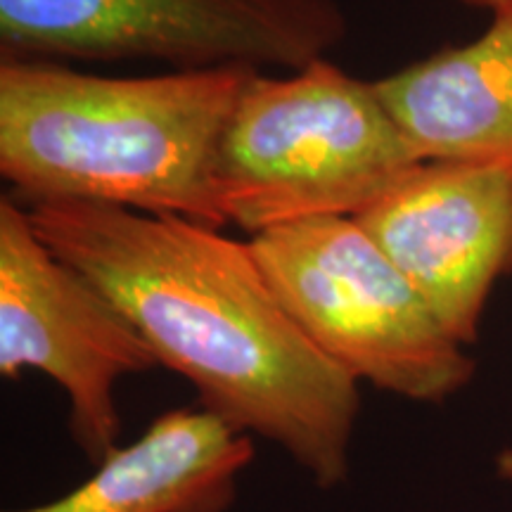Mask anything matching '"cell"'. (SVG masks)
<instances>
[{"instance_id":"obj_11","label":"cell","mask_w":512,"mask_h":512,"mask_svg":"<svg viewBox=\"0 0 512 512\" xmlns=\"http://www.w3.org/2000/svg\"><path fill=\"white\" fill-rule=\"evenodd\" d=\"M458 3H463L472 10H486L491 15V12L503 8V5H510L512 0H458Z\"/></svg>"},{"instance_id":"obj_7","label":"cell","mask_w":512,"mask_h":512,"mask_svg":"<svg viewBox=\"0 0 512 512\" xmlns=\"http://www.w3.org/2000/svg\"><path fill=\"white\" fill-rule=\"evenodd\" d=\"M463 347L512 273V166L425 159L354 216Z\"/></svg>"},{"instance_id":"obj_1","label":"cell","mask_w":512,"mask_h":512,"mask_svg":"<svg viewBox=\"0 0 512 512\" xmlns=\"http://www.w3.org/2000/svg\"><path fill=\"white\" fill-rule=\"evenodd\" d=\"M41 240L136 325L197 406L278 446L320 491L351 475L361 384L311 342L219 228L91 202L24 204Z\"/></svg>"},{"instance_id":"obj_8","label":"cell","mask_w":512,"mask_h":512,"mask_svg":"<svg viewBox=\"0 0 512 512\" xmlns=\"http://www.w3.org/2000/svg\"><path fill=\"white\" fill-rule=\"evenodd\" d=\"M252 460L249 434L200 406L171 408L76 489L5 512H228Z\"/></svg>"},{"instance_id":"obj_10","label":"cell","mask_w":512,"mask_h":512,"mask_svg":"<svg viewBox=\"0 0 512 512\" xmlns=\"http://www.w3.org/2000/svg\"><path fill=\"white\" fill-rule=\"evenodd\" d=\"M496 472L503 482L512 484V446L503 448V451L496 456Z\"/></svg>"},{"instance_id":"obj_5","label":"cell","mask_w":512,"mask_h":512,"mask_svg":"<svg viewBox=\"0 0 512 512\" xmlns=\"http://www.w3.org/2000/svg\"><path fill=\"white\" fill-rule=\"evenodd\" d=\"M349 36L339 0H0V60L299 72Z\"/></svg>"},{"instance_id":"obj_9","label":"cell","mask_w":512,"mask_h":512,"mask_svg":"<svg viewBox=\"0 0 512 512\" xmlns=\"http://www.w3.org/2000/svg\"><path fill=\"white\" fill-rule=\"evenodd\" d=\"M420 159L512 166V3L482 36L375 81Z\"/></svg>"},{"instance_id":"obj_3","label":"cell","mask_w":512,"mask_h":512,"mask_svg":"<svg viewBox=\"0 0 512 512\" xmlns=\"http://www.w3.org/2000/svg\"><path fill=\"white\" fill-rule=\"evenodd\" d=\"M418 157L375 81L330 57L287 76L254 72L223 133L216 200L249 235L363 214Z\"/></svg>"},{"instance_id":"obj_4","label":"cell","mask_w":512,"mask_h":512,"mask_svg":"<svg viewBox=\"0 0 512 512\" xmlns=\"http://www.w3.org/2000/svg\"><path fill=\"white\" fill-rule=\"evenodd\" d=\"M247 242L299 328L358 384L441 403L475 377L463 344L356 219L292 221Z\"/></svg>"},{"instance_id":"obj_6","label":"cell","mask_w":512,"mask_h":512,"mask_svg":"<svg viewBox=\"0 0 512 512\" xmlns=\"http://www.w3.org/2000/svg\"><path fill=\"white\" fill-rule=\"evenodd\" d=\"M136 325L57 256L17 197L0 200V375H46L67 396V427L93 467L117 451L121 377L157 368Z\"/></svg>"},{"instance_id":"obj_2","label":"cell","mask_w":512,"mask_h":512,"mask_svg":"<svg viewBox=\"0 0 512 512\" xmlns=\"http://www.w3.org/2000/svg\"><path fill=\"white\" fill-rule=\"evenodd\" d=\"M252 74L105 76L0 60V174L22 204L91 202L221 228L216 162Z\"/></svg>"}]
</instances>
